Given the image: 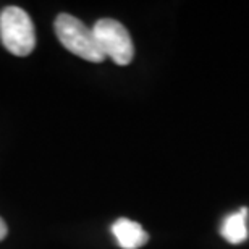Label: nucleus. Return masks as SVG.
Here are the masks:
<instances>
[{"label":"nucleus","instance_id":"obj_1","mask_svg":"<svg viewBox=\"0 0 249 249\" xmlns=\"http://www.w3.org/2000/svg\"><path fill=\"white\" fill-rule=\"evenodd\" d=\"M53 28H55L58 41L67 51L92 63L106 60V55L99 47L92 29H89L81 19L68 13H60L53 23Z\"/></svg>","mask_w":249,"mask_h":249},{"label":"nucleus","instance_id":"obj_2","mask_svg":"<svg viewBox=\"0 0 249 249\" xmlns=\"http://www.w3.org/2000/svg\"><path fill=\"white\" fill-rule=\"evenodd\" d=\"M0 39L5 49L17 57L29 55L36 47L33 19L19 7H5L0 13Z\"/></svg>","mask_w":249,"mask_h":249},{"label":"nucleus","instance_id":"obj_3","mask_svg":"<svg viewBox=\"0 0 249 249\" xmlns=\"http://www.w3.org/2000/svg\"><path fill=\"white\" fill-rule=\"evenodd\" d=\"M92 33L104 52L117 65H129L134 57V46L128 29L120 21L112 18H102L94 24Z\"/></svg>","mask_w":249,"mask_h":249},{"label":"nucleus","instance_id":"obj_4","mask_svg":"<svg viewBox=\"0 0 249 249\" xmlns=\"http://www.w3.org/2000/svg\"><path fill=\"white\" fill-rule=\"evenodd\" d=\"M112 233L123 249H139L149 241V235L144 228L129 218H118L112 225Z\"/></svg>","mask_w":249,"mask_h":249},{"label":"nucleus","instance_id":"obj_5","mask_svg":"<svg viewBox=\"0 0 249 249\" xmlns=\"http://www.w3.org/2000/svg\"><path fill=\"white\" fill-rule=\"evenodd\" d=\"M248 213L249 211L245 207V209H241L240 212L231 213V215H228L225 218V222H223V225H222V235L228 243L238 245V243H243L248 238L249 235L248 223H246Z\"/></svg>","mask_w":249,"mask_h":249},{"label":"nucleus","instance_id":"obj_6","mask_svg":"<svg viewBox=\"0 0 249 249\" xmlns=\"http://www.w3.org/2000/svg\"><path fill=\"white\" fill-rule=\"evenodd\" d=\"M7 233H8V227H7V223H5L3 218L0 217V241L5 240V236H7Z\"/></svg>","mask_w":249,"mask_h":249}]
</instances>
